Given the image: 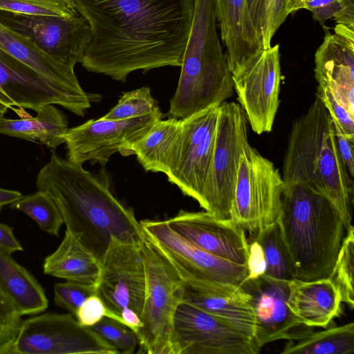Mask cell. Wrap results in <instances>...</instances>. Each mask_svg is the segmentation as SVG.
I'll return each instance as SVG.
<instances>
[{"instance_id": "3", "label": "cell", "mask_w": 354, "mask_h": 354, "mask_svg": "<svg viewBox=\"0 0 354 354\" xmlns=\"http://www.w3.org/2000/svg\"><path fill=\"white\" fill-rule=\"evenodd\" d=\"M281 176L283 184L301 183L326 196L345 230L353 226V178L340 156L331 116L317 95L292 124Z\"/></svg>"}, {"instance_id": "48", "label": "cell", "mask_w": 354, "mask_h": 354, "mask_svg": "<svg viewBox=\"0 0 354 354\" xmlns=\"http://www.w3.org/2000/svg\"><path fill=\"white\" fill-rule=\"evenodd\" d=\"M311 0H287V12L288 15L301 9V6Z\"/></svg>"}, {"instance_id": "9", "label": "cell", "mask_w": 354, "mask_h": 354, "mask_svg": "<svg viewBox=\"0 0 354 354\" xmlns=\"http://www.w3.org/2000/svg\"><path fill=\"white\" fill-rule=\"evenodd\" d=\"M118 354L74 315L47 313L22 321L10 354Z\"/></svg>"}, {"instance_id": "8", "label": "cell", "mask_w": 354, "mask_h": 354, "mask_svg": "<svg viewBox=\"0 0 354 354\" xmlns=\"http://www.w3.org/2000/svg\"><path fill=\"white\" fill-rule=\"evenodd\" d=\"M247 123L245 114L239 104H221L201 206L219 218L230 217L240 157L249 144Z\"/></svg>"}, {"instance_id": "38", "label": "cell", "mask_w": 354, "mask_h": 354, "mask_svg": "<svg viewBox=\"0 0 354 354\" xmlns=\"http://www.w3.org/2000/svg\"><path fill=\"white\" fill-rule=\"evenodd\" d=\"M286 6L287 0H266L261 25L263 49L271 46L272 37L287 18Z\"/></svg>"}, {"instance_id": "46", "label": "cell", "mask_w": 354, "mask_h": 354, "mask_svg": "<svg viewBox=\"0 0 354 354\" xmlns=\"http://www.w3.org/2000/svg\"><path fill=\"white\" fill-rule=\"evenodd\" d=\"M246 3L252 25L261 38V19L266 0H246Z\"/></svg>"}, {"instance_id": "45", "label": "cell", "mask_w": 354, "mask_h": 354, "mask_svg": "<svg viewBox=\"0 0 354 354\" xmlns=\"http://www.w3.org/2000/svg\"><path fill=\"white\" fill-rule=\"evenodd\" d=\"M333 19L337 24L354 28V0H340V10Z\"/></svg>"}, {"instance_id": "18", "label": "cell", "mask_w": 354, "mask_h": 354, "mask_svg": "<svg viewBox=\"0 0 354 354\" xmlns=\"http://www.w3.org/2000/svg\"><path fill=\"white\" fill-rule=\"evenodd\" d=\"M240 286L250 296L256 322L253 341L260 351L268 343L295 339L311 330L288 306L289 281L263 274L245 279Z\"/></svg>"}, {"instance_id": "33", "label": "cell", "mask_w": 354, "mask_h": 354, "mask_svg": "<svg viewBox=\"0 0 354 354\" xmlns=\"http://www.w3.org/2000/svg\"><path fill=\"white\" fill-rule=\"evenodd\" d=\"M149 114L162 115L150 88L143 86L124 93L117 104L102 118L120 120Z\"/></svg>"}, {"instance_id": "23", "label": "cell", "mask_w": 354, "mask_h": 354, "mask_svg": "<svg viewBox=\"0 0 354 354\" xmlns=\"http://www.w3.org/2000/svg\"><path fill=\"white\" fill-rule=\"evenodd\" d=\"M341 303L339 290L329 277L289 281L288 306L306 326L327 327L339 315Z\"/></svg>"}, {"instance_id": "17", "label": "cell", "mask_w": 354, "mask_h": 354, "mask_svg": "<svg viewBox=\"0 0 354 354\" xmlns=\"http://www.w3.org/2000/svg\"><path fill=\"white\" fill-rule=\"evenodd\" d=\"M93 99L71 95L0 48V108L13 106L35 111L52 104L84 116Z\"/></svg>"}, {"instance_id": "6", "label": "cell", "mask_w": 354, "mask_h": 354, "mask_svg": "<svg viewBox=\"0 0 354 354\" xmlns=\"http://www.w3.org/2000/svg\"><path fill=\"white\" fill-rule=\"evenodd\" d=\"M141 252L146 272V292L136 333L142 352L174 354V318L183 301L184 283L145 233Z\"/></svg>"}, {"instance_id": "40", "label": "cell", "mask_w": 354, "mask_h": 354, "mask_svg": "<svg viewBox=\"0 0 354 354\" xmlns=\"http://www.w3.org/2000/svg\"><path fill=\"white\" fill-rule=\"evenodd\" d=\"M75 317L81 325L92 327L104 317H109V312L102 299L95 294L82 304Z\"/></svg>"}, {"instance_id": "30", "label": "cell", "mask_w": 354, "mask_h": 354, "mask_svg": "<svg viewBox=\"0 0 354 354\" xmlns=\"http://www.w3.org/2000/svg\"><path fill=\"white\" fill-rule=\"evenodd\" d=\"M10 208L23 212L34 220L40 229L51 235L57 236L64 224L57 205L50 195L42 190L22 196L10 204Z\"/></svg>"}, {"instance_id": "14", "label": "cell", "mask_w": 354, "mask_h": 354, "mask_svg": "<svg viewBox=\"0 0 354 354\" xmlns=\"http://www.w3.org/2000/svg\"><path fill=\"white\" fill-rule=\"evenodd\" d=\"M100 264L97 294L108 310L109 318L121 322L124 309H131L140 317L146 292L141 243L113 239Z\"/></svg>"}, {"instance_id": "28", "label": "cell", "mask_w": 354, "mask_h": 354, "mask_svg": "<svg viewBox=\"0 0 354 354\" xmlns=\"http://www.w3.org/2000/svg\"><path fill=\"white\" fill-rule=\"evenodd\" d=\"M0 285L21 315L39 314L48 307L47 297L39 282L1 248Z\"/></svg>"}, {"instance_id": "42", "label": "cell", "mask_w": 354, "mask_h": 354, "mask_svg": "<svg viewBox=\"0 0 354 354\" xmlns=\"http://www.w3.org/2000/svg\"><path fill=\"white\" fill-rule=\"evenodd\" d=\"M310 10L313 19L323 26L327 19H334L340 10V0H311L304 3L301 9Z\"/></svg>"}, {"instance_id": "29", "label": "cell", "mask_w": 354, "mask_h": 354, "mask_svg": "<svg viewBox=\"0 0 354 354\" xmlns=\"http://www.w3.org/2000/svg\"><path fill=\"white\" fill-rule=\"evenodd\" d=\"M312 330L301 337L288 340L281 354H351L354 352V323Z\"/></svg>"}, {"instance_id": "5", "label": "cell", "mask_w": 354, "mask_h": 354, "mask_svg": "<svg viewBox=\"0 0 354 354\" xmlns=\"http://www.w3.org/2000/svg\"><path fill=\"white\" fill-rule=\"evenodd\" d=\"M192 26L183 54L170 117L185 119L221 104L234 93L232 73L218 37L214 0H194Z\"/></svg>"}, {"instance_id": "37", "label": "cell", "mask_w": 354, "mask_h": 354, "mask_svg": "<svg viewBox=\"0 0 354 354\" xmlns=\"http://www.w3.org/2000/svg\"><path fill=\"white\" fill-rule=\"evenodd\" d=\"M97 294L96 284H86L67 281L54 286L55 304L75 316L82 304L91 295Z\"/></svg>"}, {"instance_id": "41", "label": "cell", "mask_w": 354, "mask_h": 354, "mask_svg": "<svg viewBox=\"0 0 354 354\" xmlns=\"http://www.w3.org/2000/svg\"><path fill=\"white\" fill-rule=\"evenodd\" d=\"M246 267L248 276L245 279H255L266 274L267 263L261 244L254 239L248 241V254Z\"/></svg>"}, {"instance_id": "7", "label": "cell", "mask_w": 354, "mask_h": 354, "mask_svg": "<svg viewBox=\"0 0 354 354\" xmlns=\"http://www.w3.org/2000/svg\"><path fill=\"white\" fill-rule=\"evenodd\" d=\"M283 188L279 169L249 143L240 157L230 217L249 239L277 221Z\"/></svg>"}, {"instance_id": "19", "label": "cell", "mask_w": 354, "mask_h": 354, "mask_svg": "<svg viewBox=\"0 0 354 354\" xmlns=\"http://www.w3.org/2000/svg\"><path fill=\"white\" fill-rule=\"evenodd\" d=\"M166 221L173 230L195 245L230 262L246 266L248 240L245 231L230 218H219L205 210L181 209Z\"/></svg>"}, {"instance_id": "31", "label": "cell", "mask_w": 354, "mask_h": 354, "mask_svg": "<svg viewBox=\"0 0 354 354\" xmlns=\"http://www.w3.org/2000/svg\"><path fill=\"white\" fill-rule=\"evenodd\" d=\"M253 239L263 250L267 263L266 274L286 281L295 279L277 222L265 227L250 239Z\"/></svg>"}, {"instance_id": "39", "label": "cell", "mask_w": 354, "mask_h": 354, "mask_svg": "<svg viewBox=\"0 0 354 354\" xmlns=\"http://www.w3.org/2000/svg\"><path fill=\"white\" fill-rule=\"evenodd\" d=\"M316 95L321 99L332 119L338 124L342 131L346 136L354 138V115L335 99L326 86L318 85Z\"/></svg>"}, {"instance_id": "11", "label": "cell", "mask_w": 354, "mask_h": 354, "mask_svg": "<svg viewBox=\"0 0 354 354\" xmlns=\"http://www.w3.org/2000/svg\"><path fill=\"white\" fill-rule=\"evenodd\" d=\"M221 104L209 106L182 120L178 147L166 174L183 194L203 203Z\"/></svg>"}, {"instance_id": "2", "label": "cell", "mask_w": 354, "mask_h": 354, "mask_svg": "<svg viewBox=\"0 0 354 354\" xmlns=\"http://www.w3.org/2000/svg\"><path fill=\"white\" fill-rule=\"evenodd\" d=\"M36 186L53 198L66 230L100 261L111 241L141 243L145 232L134 211L109 186L82 165L53 153L39 171Z\"/></svg>"}, {"instance_id": "20", "label": "cell", "mask_w": 354, "mask_h": 354, "mask_svg": "<svg viewBox=\"0 0 354 354\" xmlns=\"http://www.w3.org/2000/svg\"><path fill=\"white\" fill-rule=\"evenodd\" d=\"M315 64L318 85L328 88L335 99L354 115V28L337 24L333 34L325 29Z\"/></svg>"}, {"instance_id": "12", "label": "cell", "mask_w": 354, "mask_h": 354, "mask_svg": "<svg viewBox=\"0 0 354 354\" xmlns=\"http://www.w3.org/2000/svg\"><path fill=\"white\" fill-rule=\"evenodd\" d=\"M0 24L73 69L81 63L91 37L90 26L81 15L68 17L0 10Z\"/></svg>"}, {"instance_id": "43", "label": "cell", "mask_w": 354, "mask_h": 354, "mask_svg": "<svg viewBox=\"0 0 354 354\" xmlns=\"http://www.w3.org/2000/svg\"><path fill=\"white\" fill-rule=\"evenodd\" d=\"M334 126L336 142L340 156L345 164L349 175L354 176L353 147L354 138L346 136L338 124L332 119Z\"/></svg>"}, {"instance_id": "36", "label": "cell", "mask_w": 354, "mask_h": 354, "mask_svg": "<svg viewBox=\"0 0 354 354\" xmlns=\"http://www.w3.org/2000/svg\"><path fill=\"white\" fill-rule=\"evenodd\" d=\"M21 316L0 285V354H10L23 321Z\"/></svg>"}, {"instance_id": "35", "label": "cell", "mask_w": 354, "mask_h": 354, "mask_svg": "<svg viewBox=\"0 0 354 354\" xmlns=\"http://www.w3.org/2000/svg\"><path fill=\"white\" fill-rule=\"evenodd\" d=\"M91 328L119 353L132 354L139 344L136 333L129 327L117 320L105 317Z\"/></svg>"}, {"instance_id": "4", "label": "cell", "mask_w": 354, "mask_h": 354, "mask_svg": "<svg viewBox=\"0 0 354 354\" xmlns=\"http://www.w3.org/2000/svg\"><path fill=\"white\" fill-rule=\"evenodd\" d=\"M277 222L294 278L309 281L329 277L345 230L330 201L301 183L283 184Z\"/></svg>"}, {"instance_id": "10", "label": "cell", "mask_w": 354, "mask_h": 354, "mask_svg": "<svg viewBox=\"0 0 354 354\" xmlns=\"http://www.w3.org/2000/svg\"><path fill=\"white\" fill-rule=\"evenodd\" d=\"M140 223L184 283L222 282L240 285L246 279V266L230 262L195 245L173 230L166 220H143Z\"/></svg>"}, {"instance_id": "32", "label": "cell", "mask_w": 354, "mask_h": 354, "mask_svg": "<svg viewBox=\"0 0 354 354\" xmlns=\"http://www.w3.org/2000/svg\"><path fill=\"white\" fill-rule=\"evenodd\" d=\"M339 290L342 302L354 308V228L344 236L335 263L329 277Z\"/></svg>"}, {"instance_id": "16", "label": "cell", "mask_w": 354, "mask_h": 354, "mask_svg": "<svg viewBox=\"0 0 354 354\" xmlns=\"http://www.w3.org/2000/svg\"><path fill=\"white\" fill-rule=\"evenodd\" d=\"M174 354H257L253 339L227 321L189 304L174 315Z\"/></svg>"}, {"instance_id": "26", "label": "cell", "mask_w": 354, "mask_h": 354, "mask_svg": "<svg viewBox=\"0 0 354 354\" xmlns=\"http://www.w3.org/2000/svg\"><path fill=\"white\" fill-rule=\"evenodd\" d=\"M43 270L46 274L67 281L96 284L100 264L76 237L66 230L59 247L45 258Z\"/></svg>"}, {"instance_id": "24", "label": "cell", "mask_w": 354, "mask_h": 354, "mask_svg": "<svg viewBox=\"0 0 354 354\" xmlns=\"http://www.w3.org/2000/svg\"><path fill=\"white\" fill-rule=\"evenodd\" d=\"M0 48L62 90L77 97L93 99L95 102L101 99L100 95L82 89L74 69L59 63L30 41L1 24Z\"/></svg>"}, {"instance_id": "13", "label": "cell", "mask_w": 354, "mask_h": 354, "mask_svg": "<svg viewBox=\"0 0 354 354\" xmlns=\"http://www.w3.org/2000/svg\"><path fill=\"white\" fill-rule=\"evenodd\" d=\"M279 46L263 49L232 73L234 90L251 129L270 132L279 104Z\"/></svg>"}, {"instance_id": "34", "label": "cell", "mask_w": 354, "mask_h": 354, "mask_svg": "<svg viewBox=\"0 0 354 354\" xmlns=\"http://www.w3.org/2000/svg\"><path fill=\"white\" fill-rule=\"evenodd\" d=\"M0 10L30 15H80L74 0H0Z\"/></svg>"}, {"instance_id": "44", "label": "cell", "mask_w": 354, "mask_h": 354, "mask_svg": "<svg viewBox=\"0 0 354 354\" xmlns=\"http://www.w3.org/2000/svg\"><path fill=\"white\" fill-rule=\"evenodd\" d=\"M0 248L11 254L23 251V247L13 233V229L3 223H0Z\"/></svg>"}, {"instance_id": "25", "label": "cell", "mask_w": 354, "mask_h": 354, "mask_svg": "<svg viewBox=\"0 0 354 354\" xmlns=\"http://www.w3.org/2000/svg\"><path fill=\"white\" fill-rule=\"evenodd\" d=\"M32 117L26 111L21 119H9L0 115V133L39 142L55 149L65 142L68 121L62 111L49 104L36 111Z\"/></svg>"}, {"instance_id": "49", "label": "cell", "mask_w": 354, "mask_h": 354, "mask_svg": "<svg viewBox=\"0 0 354 354\" xmlns=\"http://www.w3.org/2000/svg\"><path fill=\"white\" fill-rule=\"evenodd\" d=\"M0 111H1V109H0Z\"/></svg>"}, {"instance_id": "47", "label": "cell", "mask_w": 354, "mask_h": 354, "mask_svg": "<svg viewBox=\"0 0 354 354\" xmlns=\"http://www.w3.org/2000/svg\"><path fill=\"white\" fill-rule=\"evenodd\" d=\"M21 196L22 194L17 191L0 187V212L3 206L12 204Z\"/></svg>"}, {"instance_id": "1", "label": "cell", "mask_w": 354, "mask_h": 354, "mask_svg": "<svg viewBox=\"0 0 354 354\" xmlns=\"http://www.w3.org/2000/svg\"><path fill=\"white\" fill-rule=\"evenodd\" d=\"M91 40L81 64L122 82L135 71L180 66L194 0H74Z\"/></svg>"}, {"instance_id": "21", "label": "cell", "mask_w": 354, "mask_h": 354, "mask_svg": "<svg viewBox=\"0 0 354 354\" xmlns=\"http://www.w3.org/2000/svg\"><path fill=\"white\" fill-rule=\"evenodd\" d=\"M183 301L227 321L253 339L254 312L250 295L240 285L222 282L184 283Z\"/></svg>"}, {"instance_id": "15", "label": "cell", "mask_w": 354, "mask_h": 354, "mask_svg": "<svg viewBox=\"0 0 354 354\" xmlns=\"http://www.w3.org/2000/svg\"><path fill=\"white\" fill-rule=\"evenodd\" d=\"M162 117L149 114L120 120L101 118L68 129L64 142L67 160L82 165L90 161L104 166L117 152L130 156L131 147Z\"/></svg>"}, {"instance_id": "22", "label": "cell", "mask_w": 354, "mask_h": 354, "mask_svg": "<svg viewBox=\"0 0 354 354\" xmlns=\"http://www.w3.org/2000/svg\"><path fill=\"white\" fill-rule=\"evenodd\" d=\"M216 19L227 48L231 73L263 50L261 39L250 19L246 0H214Z\"/></svg>"}, {"instance_id": "27", "label": "cell", "mask_w": 354, "mask_h": 354, "mask_svg": "<svg viewBox=\"0 0 354 354\" xmlns=\"http://www.w3.org/2000/svg\"><path fill=\"white\" fill-rule=\"evenodd\" d=\"M182 130V120L170 117L157 120L131 149L147 171L167 174L173 161Z\"/></svg>"}]
</instances>
